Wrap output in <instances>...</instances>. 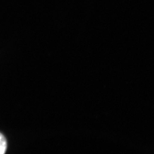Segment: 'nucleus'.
Here are the masks:
<instances>
[{"label": "nucleus", "mask_w": 154, "mask_h": 154, "mask_svg": "<svg viewBox=\"0 0 154 154\" xmlns=\"http://www.w3.org/2000/svg\"><path fill=\"white\" fill-rule=\"evenodd\" d=\"M7 149V142L4 136L0 133V154H5Z\"/></svg>", "instance_id": "1"}]
</instances>
